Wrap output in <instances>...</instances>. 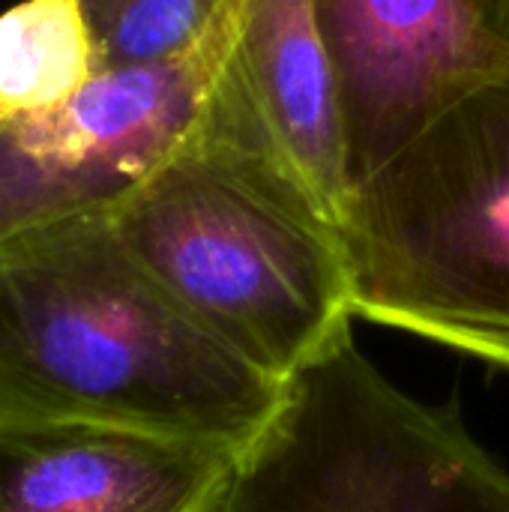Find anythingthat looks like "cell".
Masks as SVG:
<instances>
[{
    "label": "cell",
    "mask_w": 509,
    "mask_h": 512,
    "mask_svg": "<svg viewBox=\"0 0 509 512\" xmlns=\"http://www.w3.org/2000/svg\"><path fill=\"white\" fill-rule=\"evenodd\" d=\"M240 9L189 54L99 69L69 105L0 120V252L114 210L192 138Z\"/></svg>",
    "instance_id": "cell-5"
},
{
    "label": "cell",
    "mask_w": 509,
    "mask_h": 512,
    "mask_svg": "<svg viewBox=\"0 0 509 512\" xmlns=\"http://www.w3.org/2000/svg\"><path fill=\"white\" fill-rule=\"evenodd\" d=\"M282 393L141 264L111 210L0 252V417L90 420L240 453Z\"/></svg>",
    "instance_id": "cell-1"
},
{
    "label": "cell",
    "mask_w": 509,
    "mask_h": 512,
    "mask_svg": "<svg viewBox=\"0 0 509 512\" xmlns=\"http://www.w3.org/2000/svg\"><path fill=\"white\" fill-rule=\"evenodd\" d=\"M99 66H144L189 54L237 9L240 0H78Z\"/></svg>",
    "instance_id": "cell-10"
},
{
    "label": "cell",
    "mask_w": 509,
    "mask_h": 512,
    "mask_svg": "<svg viewBox=\"0 0 509 512\" xmlns=\"http://www.w3.org/2000/svg\"><path fill=\"white\" fill-rule=\"evenodd\" d=\"M99 69L78 0H18L0 12V120L69 105Z\"/></svg>",
    "instance_id": "cell-9"
},
{
    "label": "cell",
    "mask_w": 509,
    "mask_h": 512,
    "mask_svg": "<svg viewBox=\"0 0 509 512\" xmlns=\"http://www.w3.org/2000/svg\"><path fill=\"white\" fill-rule=\"evenodd\" d=\"M213 512H509V471L345 333L285 384Z\"/></svg>",
    "instance_id": "cell-4"
},
{
    "label": "cell",
    "mask_w": 509,
    "mask_h": 512,
    "mask_svg": "<svg viewBox=\"0 0 509 512\" xmlns=\"http://www.w3.org/2000/svg\"><path fill=\"white\" fill-rule=\"evenodd\" d=\"M237 453L57 417H0V512H213Z\"/></svg>",
    "instance_id": "cell-8"
},
{
    "label": "cell",
    "mask_w": 509,
    "mask_h": 512,
    "mask_svg": "<svg viewBox=\"0 0 509 512\" xmlns=\"http://www.w3.org/2000/svg\"><path fill=\"white\" fill-rule=\"evenodd\" d=\"M201 123L276 159L339 219L351 192L348 138L312 0H243Z\"/></svg>",
    "instance_id": "cell-7"
},
{
    "label": "cell",
    "mask_w": 509,
    "mask_h": 512,
    "mask_svg": "<svg viewBox=\"0 0 509 512\" xmlns=\"http://www.w3.org/2000/svg\"><path fill=\"white\" fill-rule=\"evenodd\" d=\"M471 3L486 36L509 60V0H471Z\"/></svg>",
    "instance_id": "cell-11"
},
{
    "label": "cell",
    "mask_w": 509,
    "mask_h": 512,
    "mask_svg": "<svg viewBox=\"0 0 509 512\" xmlns=\"http://www.w3.org/2000/svg\"><path fill=\"white\" fill-rule=\"evenodd\" d=\"M333 60L351 186L509 60L471 0H312Z\"/></svg>",
    "instance_id": "cell-6"
},
{
    "label": "cell",
    "mask_w": 509,
    "mask_h": 512,
    "mask_svg": "<svg viewBox=\"0 0 509 512\" xmlns=\"http://www.w3.org/2000/svg\"><path fill=\"white\" fill-rule=\"evenodd\" d=\"M336 228L354 318L509 372V69L357 180Z\"/></svg>",
    "instance_id": "cell-3"
},
{
    "label": "cell",
    "mask_w": 509,
    "mask_h": 512,
    "mask_svg": "<svg viewBox=\"0 0 509 512\" xmlns=\"http://www.w3.org/2000/svg\"><path fill=\"white\" fill-rule=\"evenodd\" d=\"M111 219L219 342L279 384L351 333L336 219L288 168L243 141L198 123Z\"/></svg>",
    "instance_id": "cell-2"
}]
</instances>
